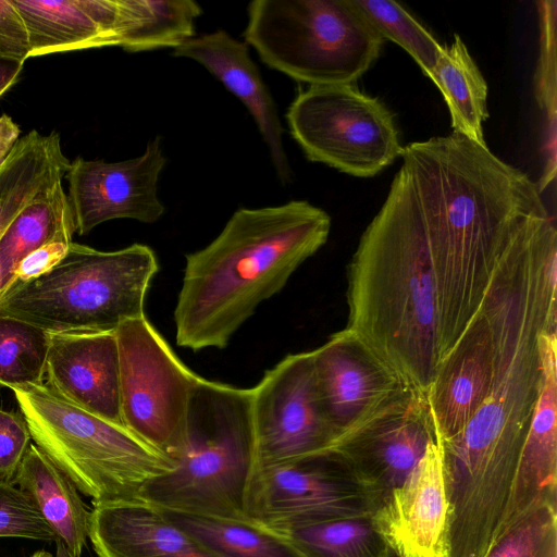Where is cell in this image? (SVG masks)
<instances>
[{
	"instance_id": "6da1fadb",
	"label": "cell",
	"mask_w": 557,
	"mask_h": 557,
	"mask_svg": "<svg viewBox=\"0 0 557 557\" xmlns=\"http://www.w3.org/2000/svg\"><path fill=\"white\" fill-rule=\"evenodd\" d=\"M393 182L419 220L435 281L440 361L476 312L503 255L545 211L525 173L459 133L404 147Z\"/></svg>"
},
{
	"instance_id": "7a4b0ae2",
	"label": "cell",
	"mask_w": 557,
	"mask_h": 557,
	"mask_svg": "<svg viewBox=\"0 0 557 557\" xmlns=\"http://www.w3.org/2000/svg\"><path fill=\"white\" fill-rule=\"evenodd\" d=\"M330 215L308 201L240 208L206 247L186 255L173 312L180 347L224 349L327 240Z\"/></svg>"
},
{
	"instance_id": "3957f363",
	"label": "cell",
	"mask_w": 557,
	"mask_h": 557,
	"mask_svg": "<svg viewBox=\"0 0 557 557\" xmlns=\"http://www.w3.org/2000/svg\"><path fill=\"white\" fill-rule=\"evenodd\" d=\"M348 323L401 381L429 392L440 363L435 281L416 212L392 181L348 265Z\"/></svg>"
},
{
	"instance_id": "277c9868",
	"label": "cell",
	"mask_w": 557,
	"mask_h": 557,
	"mask_svg": "<svg viewBox=\"0 0 557 557\" xmlns=\"http://www.w3.org/2000/svg\"><path fill=\"white\" fill-rule=\"evenodd\" d=\"M545 319L494 337L490 392L467 425L437 445L449 525L474 535L499 531L508 518L522 447L544 377Z\"/></svg>"
},
{
	"instance_id": "5b68a950",
	"label": "cell",
	"mask_w": 557,
	"mask_h": 557,
	"mask_svg": "<svg viewBox=\"0 0 557 557\" xmlns=\"http://www.w3.org/2000/svg\"><path fill=\"white\" fill-rule=\"evenodd\" d=\"M173 460L174 470L149 481L138 500L164 511L250 521L245 495L255 462L251 388L200 376Z\"/></svg>"
},
{
	"instance_id": "8992f818",
	"label": "cell",
	"mask_w": 557,
	"mask_h": 557,
	"mask_svg": "<svg viewBox=\"0 0 557 557\" xmlns=\"http://www.w3.org/2000/svg\"><path fill=\"white\" fill-rule=\"evenodd\" d=\"M158 271L147 245L101 251L72 242L50 270L7 289L0 314L50 334L115 332L122 322L146 315L147 292Z\"/></svg>"
},
{
	"instance_id": "52a82bcc",
	"label": "cell",
	"mask_w": 557,
	"mask_h": 557,
	"mask_svg": "<svg viewBox=\"0 0 557 557\" xmlns=\"http://www.w3.org/2000/svg\"><path fill=\"white\" fill-rule=\"evenodd\" d=\"M13 393L35 445L92 506L138 500L149 481L175 468L123 425L66 401L45 383Z\"/></svg>"
},
{
	"instance_id": "ba28073f",
	"label": "cell",
	"mask_w": 557,
	"mask_h": 557,
	"mask_svg": "<svg viewBox=\"0 0 557 557\" xmlns=\"http://www.w3.org/2000/svg\"><path fill=\"white\" fill-rule=\"evenodd\" d=\"M245 42L263 63L310 86L352 84L383 38L350 0H253Z\"/></svg>"
},
{
	"instance_id": "9c48e42d",
	"label": "cell",
	"mask_w": 557,
	"mask_h": 557,
	"mask_svg": "<svg viewBox=\"0 0 557 557\" xmlns=\"http://www.w3.org/2000/svg\"><path fill=\"white\" fill-rule=\"evenodd\" d=\"M286 120L308 160L348 175L374 176L404 150L392 112L352 84L299 91Z\"/></svg>"
},
{
	"instance_id": "30bf717a",
	"label": "cell",
	"mask_w": 557,
	"mask_h": 557,
	"mask_svg": "<svg viewBox=\"0 0 557 557\" xmlns=\"http://www.w3.org/2000/svg\"><path fill=\"white\" fill-rule=\"evenodd\" d=\"M115 335L122 423L173 460L184 443L200 376L180 360L146 315L122 322Z\"/></svg>"
},
{
	"instance_id": "8fae6325",
	"label": "cell",
	"mask_w": 557,
	"mask_h": 557,
	"mask_svg": "<svg viewBox=\"0 0 557 557\" xmlns=\"http://www.w3.org/2000/svg\"><path fill=\"white\" fill-rule=\"evenodd\" d=\"M248 519L280 531L327 519L368 516L373 505L347 463L335 453L253 467L246 488Z\"/></svg>"
},
{
	"instance_id": "7c38bea8",
	"label": "cell",
	"mask_w": 557,
	"mask_h": 557,
	"mask_svg": "<svg viewBox=\"0 0 557 557\" xmlns=\"http://www.w3.org/2000/svg\"><path fill=\"white\" fill-rule=\"evenodd\" d=\"M251 414L253 467L325 454L338 441L317 388L311 351L289 354L264 372L251 388Z\"/></svg>"
},
{
	"instance_id": "4fadbf2b",
	"label": "cell",
	"mask_w": 557,
	"mask_h": 557,
	"mask_svg": "<svg viewBox=\"0 0 557 557\" xmlns=\"http://www.w3.org/2000/svg\"><path fill=\"white\" fill-rule=\"evenodd\" d=\"M431 443L436 437L428 395L404 385L332 451L350 468L374 511L405 482Z\"/></svg>"
},
{
	"instance_id": "5bb4252c",
	"label": "cell",
	"mask_w": 557,
	"mask_h": 557,
	"mask_svg": "<svg viewBox=\"0 0 557 557\" xmlns=\"http://www.w3.org/2000/svg\"><path fill=\"white\" fill-rule=\"evenodd\" d=\"M165 163L160 136L147 144L141 156L125 161L82 157L71 161L64 178L76 233L86 235L116 219L157 222L165 211L158 197V181Z\"/></svg>"
},
{
	"instance_id": "9a60e30c",
	"label": "cell",
	"mask_w": 557,
	"mask_h": 557,
	"mask_svg": "<svg viewBox=\"0 0 557 557\" xmlns=\"http://www.w3.org/2000/svg\"><path fill=\"white\" fill-rule=\"evenodd\" d=\"M311 352L317 388L338 441L406 385L347 329L332 334Z\"/></svg>"
},
{
	"instance_id": "2e32d148",
	"label": "cell",
	"mask_w": 557,
	"mask_h": 557,
	"mask_svg": "<svg viewBox=\"0 0 557 557\" xmlns=\"http://www.w3.org/2000/svg\"><path fill=\"white\" fill-rule=\"evenodd\" d=\"M371 518L397 556L447 557L448 500L436 443Z\"/></svg>"
},
{
	"instance_id": "e0dca14e",
	"label": "cell",
	"mask_w": 557,
	"mask_h": 557,
	"mask_svg": "<svg viewBox=\"0 0 557 557\" xmlns=\"http://www.w3.org/2000/svg\"><path fill=\"white\" fill-rule=\"evenodd\" d=\"M45 379L66 401L123 425L115 332L50 334Z\"/></svg>"
},
{
	"instance_id": "ac0fdd59",
	"label": "cell",
	"mask_w": 557,
	"mask_h": 557,
	"mask_svg": "<svg viewBox=\"0 0 557 557\" xmlns=\"http://www.w3.org/2000/svg\"><path fill=\"white\" fill-rule=\"evenodd\" d=\"M495 345L482 308L440 361L428 399L436 445L456 436L486 398L494 376Z\"/></svg>"
},
{
	"instance_id": "d6986e66",
	"label": "cell",
	"mask_w": 557,
	"mask_h": 557,
	"mask_svg": "<svg viewBox=\"0 0 557 557\" xmlns=\"http://www.w3.org/2000/svg\"><path fill=\"white\" fill-rule=\"evenodd\" d=\"M172 55L198 62L243 102L269 149L277 177L283 184L290 183L293 171L278 110L248 45L219 29L195 35L174 48Z\"/></svg>"
},
{
	"instance_id": "ffe728a7",
	"label": "cell",
	"mask_w": 557,
	"mask_h": 557,
	"mask_svg": "<svg viewBox=\"0 0 557 557\" xmlns=\"http://www.w3.org/2000/svg\"><path fill=\"white\" fill-rule=\"evenodd\" d=\"M88 540L98 557H220L140 500L92 506Z\"/></svg>"
},
{
	"instance_id": "44dd1931",
	"label": "cell",
	"mask_w": 557,
	"mask_h": 557,
	"mask_svg": "<svg viewBox=\"0 0 557 557\" xmlns=\"http://www.w3.org/2000/svg\"><path fill=\"white\" fill-rule=\"evenodd\" d=\"M556 335V331L543 334L544 377L522 447L504 534L537 508L557 506Z\"/></svg>"
},
{
	"instance_id": "7402d4cb",
	"label": "cell",
	"mask_w": 557,
	"mask_h": 557,
	"mask_svg": "<svg viewBox=\"0 0 557 557\" xmlns=\"http://www.w3.org/2000/svg\"><path fill=\"white\" fill-rule=\"evenodd\" d=\"M29 40V58L119 47L116 0H14Z\"/></svg>"
},
{
	"instance_id": "603a6c76",
	"label": "cell",
	"mask_w": 557,
	"mask_h": 557,
	"mask_svg": "<svg viewBox=\"0 0 557 557\" xmlns=\"http://www.w3.org/2000/svg\"><path fill=\"white\" fill-rule=\"evenodd\" d=\"M32 496L44 518L75 557L87 544L89 515L78 490L34 444L9 481Z\"/></svg>"
},
{
	"instance_id": "cb8c5ba5",
	"label": "cell",
	"mask_w": 557,
	"mask_h": 557,
	"mask_svg": "<svg viewBox=\"0 0 557 557\" xmlns=\"http://www.w3.org/2000/svg\"><path fill=\"white\" fill-rule=\"evenodd\" d=\"M429 77L444 97L453 132L486 145L483 123L488 117L487 84L458 34L451 42L442 45Z\"/></svg>"
},
{
	"instance_id": "d4e9b609",
	"label": "cell",
	"mask_w": 557,
	"mask_h": 557,
	"mask_svg": "<svg viewBox=\"0 0 557 557\" xmlns=\"http://www.w3.org/2000/svg\"><path fill=\"white\" fill-rule=\"evenodd\" d=\"M116 7L119 47L128 52L181 46L202 14L193 0H116Z\"/></svg>"
},
{
	"instance_id": "484cf974",
	"label": "cell",
	"mask_w": 557,
	"mask_h": 557,
	"mask_svg": "<svg viewBox=\"0 0 557 557\" xmlns=\"http://www.w3.org/2000/svg\"><path fill=\"white\" fill-rule=\"evenodd\" d=\"M62 182L41 190L0 237V262L15 275L35 250L53 242H73L75 221Z\"/></svg>"
},
{
	"instance_id": "4316f807",
	"label": "cell",
	"mask_w": 557,
	"mask_h": 557,
	"mask_svg": "<svg viewBox=\"0 0 557 557\" xmlns=\"http://www.w3.org/2000/svg\"><path fill=\"white\" fill-rule=\"evenodd\" d=\"M161 511L220 557H304L285 535L251 521Z\"/></svg>"
},
{
	"instance_id": "83f0119b",
	"label": "cell",
	"mask_w": 557,
	"mask_h": 557,
	"mask_svg": "<svg viewBox=\"0 0 557 557\" xmlns=\"http://www.w3.org/2000/svg\"><path fill=\"white\" fill-rule=\"evenodd\" d=\"M276 532L304 557H387L389 552L371 515L304 523Z\"/></svg>"
},
{
	"instance_id": "f1b7e54d",
	"label": "cell",
	"mask_w": 557,
	"mask_h": 557,
	"mask_svg": "<svg viewBox=\"0 0 557 557\" xmlns=\"http://www.w3.org/2000/svg\"><path fill=\"white\" fill-rule=\"evenodd\" d=\"M50 333L22 319L0 314V386L45 383Z\"/></svg>"
},
{
	"instance_id": "f546056e",
	"label": "cell",
	"mask_w": 557,
	"mask_h": 557,
	"mask_svg": "<svg viewBox=\"0 0 557 557\" xmlns=\"http://www.w3.org/2000/svg\"><path fill=\"white\" fill-rule=\"evenodd\" d=\"M350 3L383 39L400 46L429 76L442 45L417 18L393 0H350Z\"/></svg>"
},
{
	"instance_id": "4dcf8cb0",
	"label": "cell",
	"mask_w": 557,
	"mask_h": 557,
	"mask_svg": "<svg viewBox=\"0 0 557 557\" xmlns=\"http://www.w3.org/2000/svg\"><path fill=\"white\" fill-rule=\"evenodd\" d=\"M541 16L540 57L534 76L535 99L546 122L545 163L537 183L543 193L556 177V20L557 2H536Z\"/></svg>"
},
{
	"instance_id": "1f68e13d",
	"label": "cell",
	"mask_w": 557,
	"mask_h": 557,
	"mask_svg": "<svg viewBox=\"0 0 557 557\" xmlns=\"http://www.w3.org/2000/svg\"><path fill=\"white\" fill-rule=\"evenodd\" d=\"M0 537L59 540L32 496L3 479H0Z\"/></svg>"
},
{
	"instance_id": "d6a6232c",
	"label": "cell",
	"mask_w": 557,
	"mask_h": 557,
	"mask_svg": "<svg viewBox=\"0 0 557 557\" xmlns=\"http://www.w3.org/2000/svg\"><path fill=\"white\" fill-rule=\"evenodd\" d=\"M557 529V506H542L509 529L485 557H535Z\"/></svg>"
},
{
	"instance_id": "836d02e7",
	"label": "cell",
	"mask_w": 557,
	"mask_h": 557,
	"mask_svg": "<svg viewBox=\"0 0 557 557\" xmlns=\"http://www.w3.org/2000/svg\"><path fill=\"white\" fill-rule=\"evenodd\" d=\"M23 413L0 408V479L10 481L30 445Z\"/></svg>"
},
{
	"instance_id": "e575fe53",
	"label": "cell",
	"mask_w": 557,
	"mask_h": 557,
	"mask_svg": "<svg viewBox=\"0 0 557 557\" xmlns=\"http://www.w3.org/2000/svg\"><path fill=\"white\" fill-rule=\"evenodd\" d=\"M29 52L28 34L14 0H0V61L24 64Z\"/></svg>"
},
{
	"instance_id": "d590c367",
	"label": "cell",
	"mask_w": 557,
	"mask_h": 557,
	"mask_svg": "<svg viewBox=\"0 0 557 557\" xmlns=\"http://www.w3.org/2000/svg\"><path fill=\"white\" fill-rule=\"evenodd\" d=\"M71 243L53 242L28 255L20 263L15 281H27L50 270L64 257Z\"/></svg>"
},
{
	"instance_id": "8d00e7d4",
	"label": "cell",
	"mask_w": 557,
	"mask_h": 557,
	"mask_svg": "<svg viewBox=\"0 0 557 557\" xmlns=\"http://www.w3.org/2000/svg\"><path fill=\"white\" fill-rule=\"evenodd\" d=\"M20 126L8 114L0 115V164L20 139Z\"/></svg>"
},
{
	"instance_id": "74e56055",
	"label": "cell",
	"mask_w": 557,
	"mask_h": 557,
	"mask_svg": "<svg viewBox=\"0 0 557 557\" xmlns=\"http://www.w3.org/2000/svg\"><path fill=\"white\" fill-rule=\"evenodd\" d=\"M23 66L22 63L0 61V98L17 82Z\"/></svg>"
},
{
	"instance_id": "f35d334b",
	"label": "cell",
	"mask_w": 557,
	"mask_h": 557,
	"mask_svg": "<svg viewBox=\"0 0 557 557\" xmlns=\"http://www.w3.org/2000/svg\"><path fill=\"white\" fill-rule=\"evenodd\" d=\"M535 557H557V529L549 533Z\"/></svg>"
},
{
	"instance_id": "ab89813d",
	"label": "cell",
	"mask_w": 557,
	"mask_h": 557,
	"mask_svg": "<svg viewBox=\"0 0 557 557\" xmlns=\"http://www.w3.org/2000/svg\"><path fill=\"white\" fill-rule=\"evenodd\" d=\"M15 280L16 275L11 271L7 270L0 262V297L15 282Z\"/></svg>"
},
{
	"instance_id": "60d3db41",
	"label": "cell",
	"mask_w": 557,
	"mask_h": 557,
	"mask_svg": "<svg viewBox=\"0 0 557 557\" xmlns=\"http://www.w3.org/2000/svg\"><path fill=\"white\" fill-rule=\"evenodd\" d=\"M55 547L57 550L54 557H75L71 554L66 545L61 540L55 541Z\"/></svg>"
},
{
	"instance_id": "b9f144b4",
	"label": "cell",
	"mask_w": 557,
	"mask_h": 557,
	"mask_svg": "<svg viewBox=\"0 0 557 557\" xmlns=\"http://www.w3.org/2000/svg\"><path fill=\"white\" fill-rule=\"evenodd\" d=\"M30 557H53L52 554H50L47 550H38L34 553Z\"/></svg>"
},
{
	"instance_id": "7bdbcfd3",
	"label": "cell",
	"mask_w": 557,
	"mask_h": 557,
	"mask_svg": "<svg viewBox=\"0 0 557 557\" xmlns=\"http://www.w3.org/2000/svg\"><path fill=\"white\" fill-rule=\"evenodd\" d=\"M387 557H399V556H397V555H396L393 550H391V548H389V552H388Z\"/></svg>"
}]
</instances>
